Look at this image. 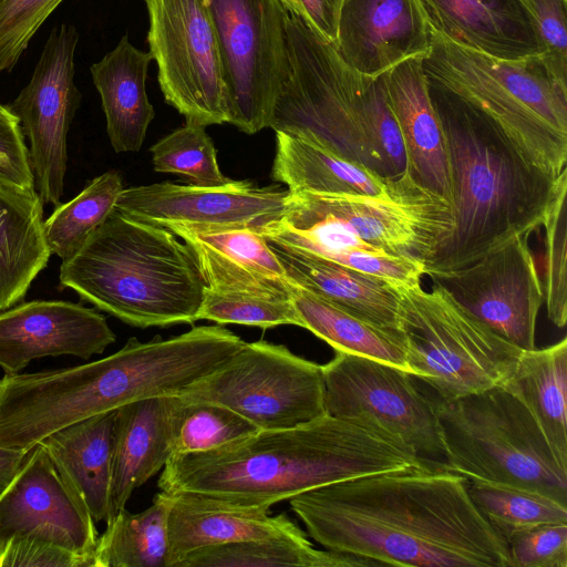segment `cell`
Instances as JSON below:
<instances>
[{
    "label": "cell",
    "instance_id": "1",
    "mask_svg": "<svg viewBox=\"0 0 567 567\" xmlns=\"http://www.w3.org/2000/svg\"><path fill=\"white\" fill-rule=\"evenodd\" d=\"M289 502L313 540L373 566L508 567L504 538L473 503L467 480L450 471H388Z\"/></svg>",
    "mask_w": 567,
    "mask_h": 567
},
{
    "label": "cell",
    "instance_id": "2",
    "mask_svg": "<svg viewBox=\"0 0 567 567\" xmlns=\"http://www.w3.org/2000/svg\"><path fill=\"white\" fill-rule=\"evenodd\" d=\"M410 467L431 468L388 439L326 413L208 451L174 454L157 485L166 493L192 492L234 505L270 507L317 487Z\"/></svg>",
    "mask_w": 567,
    "mask_h": 567
},
{
    "label": "cell",
    "instance_id": "3",
    "mask_svg": "<svg viewBox=\"0 0 567 567\" xmlns=\"http://www.w3.org/2000/svg\"><path fill=\"white\" fill-rule=\"evenodd\" d=\"M429 82L449 159L452 230L426 275L462 269L543 225L555 181L528 164L502 132L455 94Z\"/></svg>",
    "mask_w": 567,
    "mask_h": 567
},
{
    "label": "cell",
    "instance_id": "4",
    "mask_svg": "<svg viewBox=\"0 0 567 567\" xmlns=\"http://www.w3.org/2000/svg\"><path fill=\"white\" fill-rule=\"evenodd\" d=\"M188 381L172 339L130 338L113 354L71 368L0 379V447L29 452L48 435L134 401L178 395Z\"/></svg>",
    "mask_w": 567,
    "mask_h": 567
},
{
    "label": "cell",
    "instance_id": "5",
    "mask_svg": "<svg viewBox=\"0 0 567 567\" xmlns=\"http://www.w3.org/2000/svg\"><path fill=\"white\" fill-rule=\"evenodd\" d=\"M60 282L138 328L197 321L205 284L186 244L171 230L115 209L70 258Z\"/></svg>",
    "mask_w": 567,
    "mask_h": 567
},
{
    "label": "cell",
    "instance_id": "6",
    "mask_svg": "<svg viewBox=\"0 0 567 567\" xmlns=\"http://www.w3.org/2000/svg\"><path fill=\"white\" fill-rule=\"evenodd\" d=\"M423 69L430 82L485 115L528 164L551 178L567 168V83L542 54L498 59L430 28Z\"/></svg>",
    "mask_w": 567,
    "mask_h": 567
},
{
    "label": "cell",
    "instance_id": "7",
    "mask_svg": "<svg viewBox=\"0 0 567 567\" xmlns=\"http://www.w3.org/2000/svg\"><path fill=\"white\" fill-rule=\"evenodd\" d=\"M289 76L270 128L319 144L390 177L375 142V123L389 105L384 73L367 76L299 18L286 22Z\"/></svg>",
    "mask_w": 567,
    "mask_h": 567
},
{
    "label": "cell",
    "instance_id": "8",
    "mask_svg": "<svg viewBox=\"0 0 567 567\" xmlns=\"http://www.w3.org/2000/svg\"><path fill=\"white\" fill-rule=\"evenodd\" d=\"M445 470L517 486L567 505V467L526 408L502 385L439 403Z\"/></svg>",
    "mask_w": 567,
    "mask_h": 567
},
{
    "label": "cell",
    "instance_id": "9",
    "mask_svg": "<svg viewBox=\"0 0 567 567\" xmlns=\"http://www.w3.org/2000/svg\"><path fill=\"white\" fill-rule=\"evenodd\" d=\"M398 329L409 372L439 403L503 385L522 349L466 311L443 287L399 285Z\"/></svg>",
    "mask_w": 567,
    "mask_h": 567
},
{
    "label": "cell",
    "instance_id": "10",
    "mask_svg": "<svg viewBox=\"0 0 567 567\" xmlns=\"http://www.w3.org/2000/svg\"><path fill=\"white\" fill-rule=\"evenodd\" d=\"M326 413L357 423L445 470L439 402L412 373L336 351L322 365Z\"/></svg>",
    "mask_w": 567,
    "mask_h": 567
},
{
    "label": "cell",
    "instance_id": "11",
    "mask_svg": "<svg viewBox=\"0 0 567 567\" xmlns=\"http://www.w3.org/2000/svg\"><path fill=\"white\" fill-rule=\"evenodd\" d=\"M179 396L223 405L259 430L292 427L326 414L322 365L265 340L245 342Z\"/></svg>",
    "mask_w": 567,
    "mask_h": 567
},
{
    "label": "cell",
    "instance_id": "12",
    "mask_svg": "<svg viewBox=\"0 0 567 567\" xmlns=\"http://www.w3.org/2000/svg\"><path fill=\"white\" fill-rule=\"evenodd\" d=\"M216 33L228 123L246 134L270 127L289 76L288 12L279 0H203Z\"/></svg>",
    "mask_w": 567,
    "mask_h": 567
},
{
    "label": "cell",
    "instance_id": "13",
    "mask_svg": "<svg viewBox=\"0 0 567 567\" xmlns=\"http://www.w3.org/2000/svg\"><path fill=\"white\" fill-rule=\"evenodd\" d=\"M282 216L333 220L377 248L424 264L453 226L450 203L408 169L381 195L289 192Z\"/></svg>",
    "mask_w": 567,
    "mask_h": 567
},
{
    "label": "cell",
    "instance_id": "14",
    "mask_svg": "<svg viewBox=\"0 0 567 567\" xmlns=\"http://www.w3.org/2000/svg\"><path fill=\"white\" fill-rule=\"evenodd\" d=\"M147 42L167 104L204 126L228 123V96L216 33L203 0H144Z\"/></svg>",
    "mask_w": 567,
    "mask_h": 567
},
{
    "label": "cell",
    "instance_id": "15",
    "mask_svg": "<svg viewBox=\"0 0 567 567\" xmlns=\"http://www.w3.org/2000/svg\"><path fill=\"white\" fill-rule=\"evenodd\" d=\"M79 32L72 24L55 27L42 50L30 82L9 107L29 141L35 190L43 204L60 205L68 164L66 136L81 93L74 83Z\"/></svg>",
    "mask_w": 567,
    "mask_h": 567
},
{
    "label": "cell",
    "instance_id": "16",
    "mask_svg": "<svg viewBox=\"0 0 567 567\" xmlns=\"http://www.w3.org/2000/svg\"><path fill=\"white\" fill-rule=\"evenodd\" d=\"M530 235L515 236L462 269L429 275L466 311L522 350L535 349L545 302Z\"/></svg>",
    "mask_w": 567,
    "mask_h": 567
},
{
    "label": "cell",
    "instance_id": "17",
    "mask_svg": "<svg viewBox=\"0 0 567 567\" xmlns=\"http://www.w3.org/2000/svg\"><path fill=\"white\" fill-rule=\"evenodd\" d=\"M288 189L230 181L219 187L169 182L123 188L115 210L135 220L168 228H254L280 219Z\"/></svg>",
    "mask_w": 567,
    "mask_h": 567
},
{
    "label": "cell",
    "instance_id": "18",
    "mask_svg": "<svg viewBox=\"0 0 567 567\" xmlns=\"http://www.w3.org/2000/svg\"><path fill=\"white\" fill-rule=\"evenodd\" d=\"M94 523L38 444L0 497V551L11 538L29 537L93 557L99 537Z\"/></svg>",
    "mask_w": 567,
    "mask_h": 567
},
{
    "label": "cell",
    "instance_id": "19",
    "mask_svg": "<svg viewBox=\"0 0 567 567\" xmlns=\"http://www.w3.org/2000/svg\"><path fill=\"white\" fill-rule=\"evenodd\" d=\"M115 339L105 317L93 308L61 300L14 305L0 312V368L14 374L44 357L87 360Z\"/></svg>",
    "mask_w": 567,
    "mask_h": 567
},
{
    "label": "cell",
    "instance_id": "20",
    "mask_svg": "<svg viewBox=\"0 0 567 567\" xmlns=\"http://www.w3.org/2000/svg\"><path fill=\"white\" fill-rule=\"evenodd\" d=\"M333 47L351 68L374 78L425 56L430 27L417 0H343Z\"/></svg>",
    "mask_w": 567,
    "mask_h": 567
},
{
    "label": "cell",
    "instance_id": "21",
    "mask_svg": "<svg viewBox=\"0 0 567 567\" xmlns=\"http://www.w3.org/2000/svg\"><path fill=\"white\" fill-rule=\"evenodd\" d=\"M198 267L205 288L289 298V277L267 239L254 228L173 225Z\"/></svg>",
    "mask_w": 567,
    "mask_h": 567
},
{
    "label": "cell",
    "instance_id": "22",
    "mask_svg": "<svg viewBox=\"0 0 567 567\" xmlns=\"http://www.w3.org/2000/svg\"><path fill=\"white\" fill-rule=\"evenodd\" d=\"M168 494L166 567H177L188 554L206 547L247 540L307 538L285 514L271 516L270 507L234 505L192 492Z\"/></svg>",
    "mask_w": 567,
    "mask_h": 567
},
{
    "label": "cell",
    "instance_id": "23",
    "mask_svg": "<svg viewBox=\"0 0 567 567\" xmlns=\"http://www.w3.org/2000/svg\"><path fill=\"white\" fill-rule=\"evenodd\" d=\"M183 400L155 396L120 406L114 415L109 517L162 471L174 454Z\"/></svg>",
    "mask_w": 567,
    "mask_h": 567
},
{
    "label": "cell",
    "instance_id": "24",
    "mask_svg": "<svg viewBox=\"0 0 567 567\" xmlns=\"http://www.w3.org/2000/svg\"><path fill=\"white\" fill-rule=\"evenodd\" d=\"M429 27L450 41L498 59L543 54L535 21L520 0H417Z\"/></svg>",
    "mask_w": 567,
    "mask_h": 567
},
{
    "label": "cell",
    "instance_id": "25",
    "mask_svg": "<svg viewBox=\"0 0 567 567\" xmlns=\"http://www.w3.org/2000/svg\"><path fill=\"white\" fill-rule=\"evenodd\" d=\"M423 59H406L384 73L388 102L403 138L410 175L450 203L446 143L430 96Z\"/></svg>",
    "mask_w": 567,
    "mask_h": 567
},
{
    "label": "cell",
    "instance_id": "26",
    "mask_svg": "<svg viewBox=\"0 0 567 567\" xmlns=\"http://www.w3.org/2000/svg\"><path fill=\"white\" fill-rule=\"evenodd\" d=\"M268 243L293 282L367 321L398 329L399 285L306 250Z\"/></svg>",
    "mask_w": 567,
    "mask_h": 567
},
{
    "label": "cell",
    "instance_id": "27",
    "mask_svg": "<svg viewBox=\"0 0 567 567\" xmlns=\"http://www.w3.org/2000/svg\"><path fill=\"white\" fill-rule=\"evenodd\" d=\"M150 52L135 48L123 35L117 45L91 66L101 96L106 132L117 153L141 150L155 111L146 93Z\"/></svg>",
    "mask_w": 567,
    "mask_h": 567
},
{
    "label": "cell",
    "instance_id": "28",
    "mask_svg": "<svg viewBox=\"0 0 567 567\" xmlns=\"http://www.w3.org/2000/svg\"><path fill=\"white\" fill-rule=\"evenodd\" d=\"M115 410L65 426L41 444L94 522L107 520Z\"/></svg>",
    "mask_w": 567,
    "mask_h": 567
},
{
    "label": "cell",
    "instance_id": "29",
    "mask_svg": "<svg viewBox=\"0 0 567 567\" xmlns=\"http://www.w3.org/2000/svg\"><path fill=\"white\" fill-rule=\"evenodd\" d=\"M50 255L38 193L0 179V310L23 299Z\"/></svg>",
    "mask_w": 567,
    "mask_h": 567
},
{
    "label": "cell",
    "instance_id": "30",
    "mask_svg": "<svg viewBox=\"0 0 567 567\" xmlns=\"http://www.w3.org/2000/svg\"><path fill=\"white\" fill-rule=\"evenodd\" d=\"M274 181L289 192L317 194H384L394 177H383L329 148L298 136L276 132Z\"/></svg>",
    "mask_w": 567,
    "mask_h": 567
},
{
    "label": "cell",
    "instance_id": "31",
    "mask_svg": "<svg viewBox=\"0 0 567 567\" xmlns=\"http://www.w3.org/2000/svg\"><path fill=\"white\" fill-rule=\"evenodd\" d=\"M502 386L526 408L555 457L567 467V339L523 350Z\"/></svg>",
    "mask_w": 567,
    "mask_h": 567
},
{
    "label": "cell",
    "instance_id": "32",
    "mask_svg": "<svg viewBox=\"0 0 567 567\" xmlns=\"http://www.w3.org/2000/svg\"><path fill=\"white\" fill-rule=\"evenodd\" d=\"M289 297L302 328L334 351L378 360L409 372L406 347L399 329L385 328L352 315L308 291L290 278Z\"/></svg>",
    "mask_w": 567,
    "mask_h": 567
},
{
    "label": "cell",
    "instance_id": "33",
    "mask_svg": "<svg viewBox=\"0 0 567 567\" xmlns=\"http://www.w3.org/2000/svg\"><path fill=\"white\" fill-rule=\"evenodd\" d=\"M171 495L159 491L140 513L125 508L106 520L93 553L94 567H166Z\"/></svg>",
    "mask_w": 567,
    "mask_h": 567
},
{
    "label": "cell",
    "instance_id": "34",
    "mask_svg": "<svg viewBox=\"0 0 567 567\" xmlns=\"http://www.w3.org/2000/svg\"><path fill=\"white\" fill-rule=\"evenodd\" d=\"M367 567L360 557L316 549L307 539H264L206 547L188 554L177 567Z\"/></svg>",
    "mask_w": 567,
    "mask_h": 567
},
{
    "label": "cell",
    "instance_id": "35",
    "mask_svg": "<svg viewBox=\"0 0 567 567\" xmlns=\"http://www.w3.org/2000/svg\"><path fill=\"white\" fill-rule=\"evenodd\" d=\"M123 188L121 175L110 171L93 178L70 202L58 205L44 220L51 254L62 261L73 256L113 213Z\"/></svg>",
    "mask_w": 567,
    "mask_h": 567
},
{
    "label": "cell",
    "instance_id": "36",
    "mask_svg": "<svg viewBox=\"0 0 567 567\" xmlns=\"http://www.w3.org/2000/svg\"><path fill=\"white\" fill-rule=\"evenodd\" d=\"M467 492L477 509L502 537L520 527L567 523V505L535 491L467 480Z\"/></svg>",
    "mask_w": 567,
    "mask_h": 567
},
{
    "label": "cell",
    "instance_id": "37",
    "mask_svg": "<svg viewBox=\"0 0 567 567\" xmlns=\"http://www.w3.org/2000/svg\"><path fill=\"white\" fill-rule=\"evenodd\" d=\"M205 128L204 125L185 122L152 145L154 171L183 176L189 185L199 187L228 184L231 179L221 173L215 145Z\"/></svg>",
    "mask_w": 567,
    "mask_h": 567
},
{
    "label": "cell",
    "instance_id": "38",
    "mask_svg": "<svg viewBox=\"0 0 567 567\" xmlns=\"http://www.w3.org/2000/svg\"><path fill=\"white\" fill-rule=\"evenodd\" d=\"M567 168L556 178L544 228V296L550 321L564 328L567 321Z\"/></svg>",
    "mask_w": 567,
    "mask_h": 567
},
{
    "label": "cell",
    "instance_id": "39",
    "mask_svg": "<svg viewBox=\"0 0 567 567\" xmlns=\"http://www.w3.org/2000/svg\"><path fill=\"white\" fill-rule=\"evenodd\" d=\"M197 320L218 324H244L262 329L292 324L302 328L289 298L245 292H219L204 288Z\"/></svg>",
    "mask_w": 567,
    "mask_h": 567
},
{
    "label": "cell",
    "instance_id": "40",
    "mask_svg": "<svg viewBox=\"0 0 567 567\" xmlns=\"http://www.w3.org/2000/svg\"><path fill=\"white\" fill-rule=\"evenodd\" d=\"M182 400L174 454L208 451L259 431L249 421L223 405Z\"/></svg>",
    "mask_w": 567,
    "mask_h": 567
},
{
    "label": "cell",
    "instance_id": "41",
    "mask_svg": "<svg viewBox=\"0 0 567 567\" xmlns=\"http://www.w3.org/2000/svg\"><path fill=\"white\" fill-rule=\"evenodd\" d=\"M63 0H0V71H12L30 40Z\"/></svg>",
    "mask_w": 567,
    "mask_h": 567
},
{
    "label": "cell",
    "instance_id": "42",
    "mask_svg": "<svg viewBox=\"0 0 567 567\" xmlns=\"http://www.w3.org/2000/svg\"><path fill=\"white\" fill-rule=\"evenodd\" d=\"M503 538L508 567H567V523L520 527Z\"/></svg>",
    "mask_w": 567,
    "mask_h": 567
},
{
    "label": "cell",
    "instance_id": "43",
    "mask_svg": "<svg viewBox=\"0 0 567 567\" xmlns=\"http://www.w3.org/2000/svg\"><path fill=\"white\" fill-rule=\"evenodd\" d=\"M533 17L551 73L567 83L566 0H520Z\"/></svg>",
    "mask_w": 567,
    "mask_h": 567
},
{
    "label": "cell",
    "instance_id": "44",
    "mask_svg": "<svg viewBox=\"0 0 567 567\" xmlns=\"http://www.w3.org/2000/svg\"><path fill=\"white\" fill-rule=\"evenodd\" d=\"M0 179L37 192L29 148L18 116L0 104Z\"/></svg>",
    "mask_w": 567,
    "mask_h": 567
},
{
    "label": "cell",
    "instance_id": "45",
    "mask_svg": "<svg viewBox=\"0 0 567 567\" xmlns=\"http://www.w3.org/2000/svg\"><path fill=\"white\" fill-rule=\"evenodd\" d=\"M0 567H94V558L50 542L13 537L0 551Z\"/></svg>",
    "mask_w": 567,
    "mask_h": 567
},
{
    "label": "cell",
    "instance_id": "46",
    "mask_svg": "<svg viewBox=\"0 0 567 567\" xmlns=\"http://www.w3.org/2000/svg\"><path fill=\"white\" fill-rule=\"evenodd\" d=\"M288 14L299 18L331 44L336 43L343 0H279Z\"/></svg>",
    "mask_w": 567,
    "mask_h": 567
},
{
    "label": "cell",
    "instance_id": "47",
    "mask_svg": "<svg viewBox=\"0 0 567 567\" xmlns=\"http://www.w3.org/2000/svg\"><path fill=\"white\" fill-rule=\"evenodd\" d=\"M30 452L0 447V497L27 462Z\"/></svg>",
    "mask_w": 567,
    "mask_h": 567
}]
</instances>
